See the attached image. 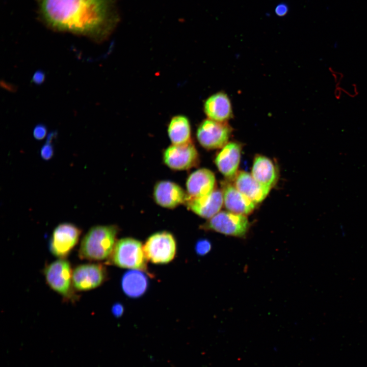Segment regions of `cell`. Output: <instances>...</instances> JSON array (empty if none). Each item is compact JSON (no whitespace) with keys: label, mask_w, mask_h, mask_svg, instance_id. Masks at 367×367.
Listing matches in <instances>:
<instances>
[{"label":"cell","mask_w":367,"mask_h":367,"mask_svg":"<svg viewBox=\"0 0 367 367\" xmlns=\"http://www.w3.org/2000/svg\"><path fill=\"white\" fill-rule=\"evenodd\" d=\"M289 11V7L285 3H279L275 8V13L277 16L283 17L286 15Z\"/></svg>","instance_id":"cb8c5ba5"},{"label":"cell","mask_w":367,"mask_h":367,"mask_svg":"<svg viewBox=\"0 0 367 367\" xmlns=\"http://www.w3.org/2000/svg\"><path fill=\"white\" fill-rule=\"evenodd\" d=\"M195 249L196 253L198 255H205L208 253L212 249L211 243L207 239H200L196 242Z\"/></svg>","instance_id":"44dd1931"},{"label":"cell","mask_w":367,"mask_h":367,"mask_svg":"<svg viewBox=\"0 0 367 367\" xmlns=\"http://www.w3.org/2000/svg\"><path fill=\"white\" fill-rule=\"evenodd\" d=\"M241 150L240 144L230 142L222 148L215 159V163L219 171L229 179H234L238 172Z\"/></svg>","instance_id":"4fadbf2b"},{"label":"cell","mask_w":367,"mask_h":367,"mask_svg":"<svg viewBox=\"0 0 367 367\" xmlns=\"http://www.w3.org/2000/svg\"><path fill=\"white\" fill-rule=\"evenodd\" d=\"M147 261L142 243L133 238H124L117 241L107 264L149 273Z\"/></svg>","instance_id":"3957f363"},{"label":"cell","mask_w":367,"mask_h":367,"mask_svg":"<svg viewBox=\"0 0 367 367\" xmlns=\"http://www.w3.org/2000/svg\"><path fill=\"white\" fill-rule=\"evenodd\" d=\"M47 129L46 126L43 124H38L33 129V136L37 140H42L46 136Z\"/></svg>","instance_id":"603a6c76"},{"label":"cell","mask_w":367,"mask_h":367,"mask_svg":"<svg viewBox=\"0 0 367 367\" xmlns=\"http://www.w3.org/2000/svg\"><path fill=\"white\" fill-rule=\"evenodd\" d=\"M72 271L66 259H58L45 267L43 273L48 285L66 301L75 302L76 295L72 282Z\"/></svg>","instance_id":"277c9868"},{"label":"cell","mask_w":367,"mask_h":367,"mask_svg":"<svg viewBox=\"0 0 367 367\" xmlns=\"http://www.w3.org/2000/svg\"><path fill=\"white\" fill-rule=\"evenodd\" d=\"M108 277L106 266L101 263L78 265L72 271V282L77 291H87L102 284Z\"/></svg>","instance_id":"9c48e42d"},{"label":"cell","mask_w":367,"mask_h":367,"mask_svg":"<svg viewBox=\"0 0 367 367\" xmlns=\"http://www.w3.org/2000/svg\"><path fill=\"white\" fill-rule=\"evenodd\" d=\"M45 78V73L42 70H38L34 73L32 82L36 85H40L44 82Z\"/></svg>","instance_id":"d4e9b609"},{"label":"cell","mask_w":367,"mask_h":367,"mask_svg":"<svg viewBox=\"0 0 367 367\" xmlns=\"http://www.w3.org/2000/svg\"><path fill=\"white\" fill-rule=\"evenodd\" d=\"M155 202L162 207L173 208L185 203L188 194L178 185L168 180L157 182L153 189Z\"/></svg>","instance_id":"8fae6325"},{"label":"cell","mask_w":367,"mask_h":367,"mask_svg":"<svg viewBox=\"0 0 367 367\" xmlns=\"http://www.w3.org/2000/svg\"><path fill=\"white\" fill-rule=\"evenodd\" d=\"M163 161L171 169L185 170L197 166L199 158L196 148L190 141L169 146L164 152Z\"/></svg>","instance_id":"30bf717a"},{"label":"cell","mask_w":367,"mask_h":367,"mask_svg":"<svg viewBox=\"0 0 367 367\" xmlns=\"http://www.w3.org/2000/svg\"><path fill=\"white\" fill-rule=\"evenodd\" d=\"M233 179L235 188L255 204L261 202L271 189L260 185L251 174L245 171L238 172Z\"/></svg>","instance_id":"e0dca14e"},{"label":"cell","mask_w":367,"mask_h":367,"mask_svg":"<svg viewBox=\"0 0 367 367\" xmlns=\"http://www.w3.org/2000/svg\"><path fill=\"white\" fill-rule=\"evenodd\" d=\"M169 138L174 145H180L191 141V125L188 118L176 115L170 120L168 127Z\"/></svg>","instance_id":"ffe728a7"},{"label":"cell","mask_w":367,"mask_h":367,"mask_svg":"<svg viewBox=\"0 0 367 367\" xmlns=\"http://www.w3.org/2000/svg\"><path fill=\"white\" fill-rule=\"evenodd\" d=\"M222 189L223 203L228 211L246 216L254 210L255 203L240 192L234 185L224 183Z\"/></svg>","instance_id":"2e32d148"},{"label":"cell","mask_w":367,"mask_h":367,"mask_svg":"<svg viewBox=\"0 0 367 367\" xmlns=\"http://www.w3.org/2000/svg\"><path fill=\"white\" fill-rule=\"evenodd\" d=\"M187 208L197 215L210 219L219 212L223 204L222 191L215 189L210 194L199 198L188 195L185 203Z\"/></svg>","instance_id":"7c38bea8"},{"label":"cell","mask_w":367,"mask_h":367,"mask_svg":"<svg viewBox=\"0 0 367 367\" xmlns=\"http://www.w3.org/2000/svg\"><path fill=\"white\" fill-rule=\"evenodd\" d=\"M147 273L139 270H130L122 276L121 285L123 293L128 297H141L148 286Z\"/></svg>","instance_id":"d6986e66"},{"label":"cell","mask_w":367,"mask_h":367,"mask_svg":"<svg viewBox=\"0 0 367 367\" xmlns=\"http://www.w3.org/2000/svg\"><path fill=\"white\" fill-rule=\"evenodd\" d=\"M204 112L208 119L227 122L232 117L231 101L226 93L217 92L206 99L204 103Z\"/></svg>","instance_id":"9a60e30c"},{"label":"cell","mask_w":367,"mask_h":367,"mask_svg":"<svg viewBox=\"0 0 367 367\" xmlns=\"http://www.w3.org/2000/svg\"><path fill=\"white\" fill-rule=\"evenodd\" d=\"M114 1L39 0V9L43 19L54 29L98 37L116 22Z\"/></svg>","instance_id":"6da1fadb"},{"label":"cell","mask_w":367,"mask_h":367,"mask_svg":"<svg viewBox=\"0 0 367 367\" xmlns=\"http://www.w3.org/2000/svg\"><path fill=\"white\" fill-rule=\"evenodd\" d=\"M215 186L214 173L206 168L199 169L189 176L186 181L187 193L191 198L201 197L212 193Z\"/></svg>","instance_id":"5bb4252c"},{"label":"cell","mask_w":367,"mask_h":367,"mask_svg":"<svg viewBox=\"0 0 367 367\" xmlns=\"http://www.w3.org/2000/svg\"><path fill=\"white\" fill-rule=\"evenodd\" d=\"M143 250L147 261L156 265L167 264L175 258L176 241L169 232H157L147 238L143 245Z\"/></svg>","instance_id":"5b68a950"},{"label":"cell","mask_w":367,"mask_h":367,"mask_svg":"<svg viewBox=\"0 0 367 367\" xmlns=\"http://www.w3.org/2000/svg\"><path fill=\"white\" fill-rule=\"evenodd\" d=\"M232 128L227 122L206 119L198 126L196 136L199 144L207 149L222 148L228 142Z\"/></svg>","instance_id":"52a82bcc"},{"label":"cell","mask_w":367,"mask_h":367,"mask_svg":"<svg viewBox=\"0 0 367 367\" xmlns=\"http://www.w3.org/2000/svg\"><path fill=\"white\" fill-rule=\"evenodd\" d=\"M51 142L52 141L47 140L45 144H44L41 148V156L45 161L50 160L54 155V147L51 144Z\"/></svg>","instance_id":"7402d4cb"},{"label":"cell","mask_w":367,"mask_h":367,"mask_svg":"<svg viewBox=\"0 0 367 367\" xmlns=\"http://www.w3.org/2000/svg\"><path fill=\"white\" fill-rule=\"evenodd\" d=\"M118 232L119 228L115 225L93 226L82 240L78 257L90 261L108 259L117 241Z\"/></svg>","instance_id":"7a4b0ae2"},{"label":"cell","mask_w":367,"mask_h":367,"mask_svg":"<svg viewBox=\"0 0 367 367\" xmlns=\"http://www.w3.org/2000/svg\"><path fill=\"white\" fill-rule=\"evenodd\" d=\"M81 229L74 224L63 223L54 230L49 243L50 252L55 256L65 259L77 244Z\"/></svg>","instance_id":"ba28073f"},{"label":"cell","mask_w":367,"mask_h":367,"mask_svg":"<svg viewBox=\"0 0 367 367\" xmlns=\"http://www.w3.org/2000/svg\"><path fill=\"white\" fill-rule=\"evenodd\" d=\"M249 227L250 223L245 215L229 211L219 212L201 226L204 230L238 238H244Z\"/></svg>","instance_id":"8992f818"},{"label":"cell","mask_w":367,"mask_h":367,"mask_svg":"<svg viewBox=\"0 0 367 367\" xmlns=\"http://www.w3.org/2000/svg\"><path fill=\"white\" fill-rule=\"evenodd\" d=\"M124 311V306L119 302L114 304L111 308L112 313L116 318L121 317L123 314Z\"/></svg>","instance_id":"484cf974"},{"label":"cell","mask_w":367,"mask_h":367,"mask_svg":"<svg viewBox=\"0 0 367 367\" xmlns=\"http://www.w3.org/2000/svg\"><path fill=\"white\" fill-rule=\"evenodd\" d=\"M251 175L260 185L271 189L278 178L276 167L266 156L257 155L253 160Z\"/></svg>","instance_id":"ac0fdd59"}]
</instances>
